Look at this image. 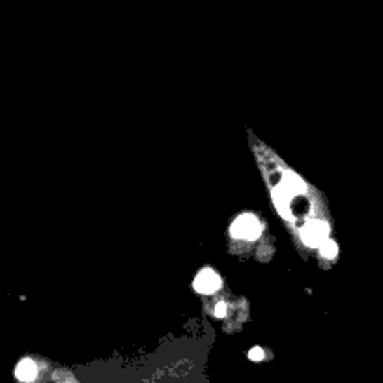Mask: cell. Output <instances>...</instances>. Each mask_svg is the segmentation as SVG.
<instances>
[{"label": "cell", "instance_id": "cell-1", "mask_svg": "<svg viewBox=\"0 0 383 383\" xmlns=\"http://www.w3.org/2000/svg\"><path fill=\"white\" fill-rule=\"evenodd\" d=\"M262 232L260 221L250 213L238 217L232 224V236L238 239H256Z\"/></svg>", "mask_w": 383, "mask_h": 383}, {"label": "cell", "instance_id": "cell-2", "mask_svg": "<svg viewBox=\"0 0 383 383\" xmlns=\"http://www.w3.org/2000/svg\"><path fill=\"white\" fill-rule=\"evenodd\" d=\"M329 227L323 221H311L301 228V239L309 247H322L328 241Z\"/></svg>", "mask_w": 383, "mask_h": 383}, {"label": "cell", "instance_id": "cell-3", "mask_svg": "<svg viewBox=\"0 0 383 383\" xmlns=\"http://www.w3.org/2000/svg\"><path fill=\"white\" fill-rule=\"evenodd\" d=\"M193 286L200 294H215L221 288V278L213 269H202L194 278Z\"/></svg>", "mask_w": 383, "mask_h": 383}, {"label": "cell", "instance_id": "cell-4", "mask_svg": "<svg viewBox=\"0 0 383 383\" xmlns=\"http://www.w3.org/2000/svg\"><path fill=\"white\" fill-rule=\"evenodd\" d=\"M283 189L290 194H303L305 193V184L297 174L286 173L283 176Z\"/></svg>", "mask_w": 383, "mask_h": 383}, {"label": "cell", "instance_id": "cell-5", "mask_svg": "<svg viewBox=\"0 0 383 383\" xmlns=\"http://www.w3.org/2000/svg\"><path fill=\"white\" fill-rule=\"evenodd\" d=\"M36 374H38V368H36V365L30 359H22L15 368L17 379H21V382H34Z\"/></svg>", "mask_w": 383, "mask_h": 383}, {"label": "cell", "instance_id": "cell-6", "mask_svg": "<svg viewBox=\"0 0 383 383\" xmlns=\"http://www.w3.org/2000/svg\"><path fill=\"white\" fill-rule=\"evenodd\" d=\"M288 196H292V194L286 193L283 187H277V189L273 191V200H275V204H277V208L281 210V213H283V215H286V217H290Z\"/></svg>", "mask_w": 383, "mask_h": 383}, {"label": "cell", "instance_id": "cell-7", "mask_svg": "<svg viewBox=\"0 0 383 383\" xmlns=\"http://www.w3.org/2000/svg\"><path fill=\"white\" fill-rule=\"evenodd\" d=\"M320 253H322L323 258H337V255H339V247H337L335 241L328 239V241L320 247Z\"/></svg>", "mask_w": 383, "mask_h": 383}, {"label": "cell", "instance_id": "cell-8", "mask_svg": "<svg viewBox=\"0 0 383 383\" xmlns=\"http://www.w3.org/2000/svg\"><path fill=\"white\" fill-rule=\"evenodd\" d=\"M249 357L250 361H262V359H264V351H262V348H253V350L249 351Z\"/></svg>", "mask_w": 383, "mask_h": 383}, {"label": "cell", "instance_id": "cell-9", "mask_svg": "<svg viewBox=\"0 0 383 383\" xmlns=\"http://www.w3.org/2000/svg\"><path fill=\"white\" fill-rule=\"evenodd\" d=\"M215 316L217 318H224V316H227V305H224V303H219V305H217Z\"/></svg>", "mask_w": 383, "mask_h": 383}]
</instances>
